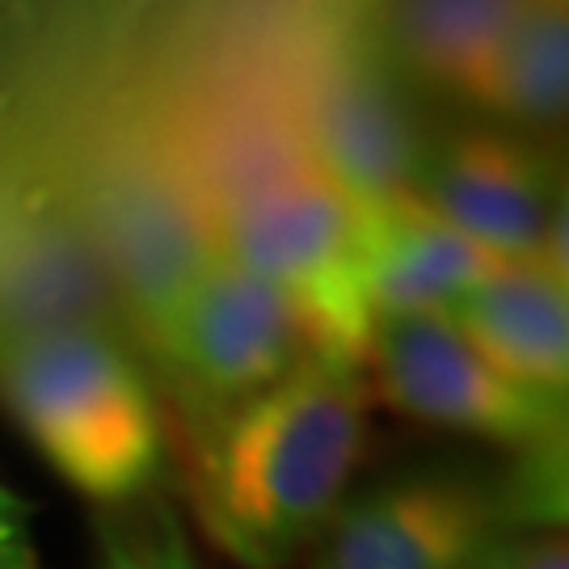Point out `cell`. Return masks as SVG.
<instances>
[{"instance_id":"14","label":"cell","mask_w":569,"mask_h":569,"mask_svg":"<svg viewBox=\"0 0 569 569\" xmlns=\"http://www.w3.org/2000/svg\"><path fill=\"white\" fill-rule=\"evenodd\" d=\"M102 569H199L182 519L157 502L131 523H106Z\"/></svg>"},{"instance_id":"11","label":"cell","mask_w":569,"mask_h":569,"mask_svg":"<svg viewBox=\"0 0 569 569\" xmlns=\"http://www.w3.org/2000/svg\"><path fill=\"white\" fill-rule=\"evenodd\" d=\"M502 376L566 397L569 388V296L540 266L498 262L443 312Z\"/></svg>"},{"instance_id":"6","label":"cell","mask_w":569,"mask_h":569,"mask_svg":"<svg viewBox=\"0 0 569 569\" xmlns=\"http://www.w3.org/2000/svg\"><path fill=\"white\" fill-rule=\"evenodd\" d=\"M406 81L371 30H350L308 60L287 102L308 161L355 207L413 194L430 140L418 127Z\"/></svg>"},{"instance_id":"13","label":"cell","mask_w":569,"mask_h":569,"mask_svg":"<svg viewBox=\"0 0 569 569\" xmlns=\"http://www.w3.org/2000/svg\"><path fill=\"white\" fill-rule=\"evenodd\" d=\"M472 98L507 119L557 122L569 102L566 0H523Z\"/></svg>"},{"instance_id":"7","label":"cell","mask_w":569,"mask_h":569,"mask_svg":"<svg viewBox=\"0 0 569 569\" xmlns=\"http://www.w3.org/2000/svg\"><path fill=\"white\" fill-rule=\"evenodd\" d=\"M363 367H371L380 397L406 418L465 430L519 456L566 443V397L502 376L439 312L380 317Z\"/></svg>"},{"instance_id":"4","label":"cell","mask_w":569,"mask_h":569,"mask_svg":"<svg viewBox=\"0 0 569 569\" xmlns=\"http://www.w3.org/2000/svg\"><path fill=\"white\" fill-rule=\"evenodd\" d=\"M228 262L296 308L312 355L363 367L376 312L363 279V211L312 161L270 173L211 211Z\"/></svg>"},{"instance_id":"17","label":"cell","mask_w":569,"mask_h":569,"mask_svg":"<svg viewBox=\"0 0 569 569\" xmlns=\"http://www.w3.org/2000/svg\"><path fill=\"white\" fill-rule=\"evenodd\" d=\"M519 552H523V531H510V536H502V540L486 552V561L477 569H515L519 566Z\"/></svg>"},{"instance_id":"2","label":"cell","mask_w":569,"mask_h":569,"mask_svg":"<svg viewBox=\"0 0 569 569\" xmlns=\"http://www.w3.org/2000/svg\"><path fill=\"white\" fill-rule=\"evenodd\" d=\"M0 406L42 460L93 502H131L161 481V406L110 329L0 326Z\"/></svg>"},{"instance_id":"3","label":"cell","mask_w":569,"mask_h":569,"mask_svg":"<svg viewBox=\"0 0 569 569\" xmlns=\"http://www.w3.org/2000/svg\"><path fill=\"white\" fill-rule=\"evenodd\" d=\"M51 194L81 228L114 308L148 350L182 291L220 253L182 169L152 131H114L68 164Z\"/></svg>"},{"instance_id":"15","label":"cell","mask_w":569,"mask_h":569,"mask_svg":"<svg viewBox=\"0 0 569 569\" xmlns=\"http://www.w3.org/2000/svg\"><path fill=\"white\" fill-rule=\"evenodd\" d=\"M0 569H42L30 507L9 486H0Z\"/></svg>"},{"instance_id":"1","label":"cell","mask_w":569,"mask_h":569,"mask_svg":"<svg viewBox=\"0 0 569 569\" xmlns=\"http://www.w3.org/2000/svg\"><path fill=\"white\" fill-rule=\"evenodd\" d=\"M363 451V367L308 355L274 388L190 435V498L237 566L283 569L346 502Z\"/></svg>"},{"instance_id":"8","label":"cell","mask_w":569,"mask_h":569,"mask_svg":"<svg viewBox=\"0 0 569 569\" xmlns=\"http://www.w3.org/2000/svg\"><path fill=\"white\" fill-rule=\"evenodd\" d=\"M510 531L502 481L406 472L346 498L308 569H477Z\"/></svg>"},{"instance_id":"12","label":"cell","mask_w":569,"mask_h":569,"mask_svg":"<svg viewBox=\"0 0 569 569\" xmlns=\"http://www.w3.org/2000/svg\"><path fill=\"white\" fill-rule=\"evenodd\" d=\"M519 9L523 0H385L371 39L406 77L472 98Z\"/></svg>"},{"instance_id":"9","label":"cell","mask_w":569,"mask_h":569,"mask_svg":"<svg viewBox=\"0 0 569 569\" xmlns=\"http://www.w3.org/2000/svg\"><path fill=\"white\" fill-rule=\"evenodd\" d=\"M413 199L486 249L493 262L540 266L552 216L566 207V190L552 178L545 152L507 136L465 131L427 143Z\"/></svg>"},{"instance_id":"10","label":"cell","mask_w":569,"mask_h":569,"mask_svg":"<svg viewBox=\"0 0 569 569\" xmlns=\"http://www.w3.org/2000/svg\"><path fill=\"white\" fill-rule=\"evenodd\" d=\"M363 211V279L376 321L448 312L468 287L486 279L493 258L439 220L427 203L392 199Z\"/></svg>"},{"instance_id":"5","label":"cell","mask_w":569,"mask_h":569,"mask_svg":"<svg viewBox=\"0 0 569 569\" xmlns=\"http://www.w3.org/2000/svg\"><path fill=\"white\" fill-rule=\"evenodd\" d=\"M148 350L173 388L186 435H194L291 376L312 342L274 287L216 253Z\"/></svg>"},{"instance_id":"16","label":"cell","mask_w":569,"mask_h":569,"mask_svg":"<svg viewBox=\"0 0 569 569\" xmlns=\"http://www.w3.org/2000/svg\"><path fill=\"white\" fill-rule=\"evenodd\" d=\"M515 569H569L566 531H536L523 536V552Z\"/></svg>"}]
</instances>
